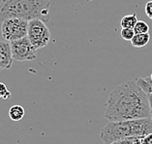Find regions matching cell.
Masks as SVG:
<instances>
[{
    "mask_svg": "<svg viewBox=\"0 0 152 144\" xmlns=\"http://www.w3.org/2000/svg\"><path fill=\"white\" fill-rule=\"evenodd\" d=\"M151 116L148 95L136 80L113 89L106 103L105 118L110 122L142 119Z\"/></svg>",
    "mask_w": 152,
    "mask_h": 144,
    "instance_id": "1",
    "label": "cell"
},
{
    "mask_svg": "<svg viewBox=\"0 0 152 144\" xmlns=\"http://www.w3.org/2000/svg\"><path fill=\"white\" fill-rule=\"evenodd\" d=\"M50 0H2L0 2V21L9 18H20L25 21L49 20Z\"/></svg>",
    "mask_w": 152,
    "mask_h": 144,
    "instance_id": "2",
    "label": "cell"
},
{
    "mask_svg": "<svg viewBox=\"0 0 152 144\" xmlns=\"http://www.w3.org/2000/svg\"><path fill=\"white\" fill-rule=\"evenodd\" d=\"M149 134H152L151 117L110 122L102 128L100 132V138L104 144H112L117 140L129 137L142 138Z\"/></svg>",
    "mask_w": 152,
    "mask_h": 144,
    "instance_id": "3",
    "label": "cell"
},
{
    "mask_svg": "<svg viewBox=\"0 0 152 144\" xmlns=\"http://www.w3.org/2000/svg\"><path fill=\"white\" fill-rule=\"evenodd\" d=\"M27 37L36 50L42 49L50 43L51 33L45 24V21L34 19L28 21Z\"/></svg>",
    "mask_w": 152,
    "mask_h": 144,
    "instance_id": "4",
    "label": "cell"
},
{
    "mask_svg": "<svg viewBox=\"0 0 152 144\" xmlns=\"http://www.w3.org/2000/svg\"><path fill=\"white\" fill-rule=\"evenodd\" d=\"M28 21L20 19V18H9L2 21L1 34L3 38L7 41H15V40L23 38L27 36Z\"/></svg>",
    "mask_w": 152,
    "mask_h": 144,
    "instance_id": "5",
    "label": "cell"
},
{
    "mask_svg": "<svg viewBox=\"0 0 152 144\" xmlns=\"http://www.w3.org/2000/svg\"><path fill=\"white\" fill-rule=\"evenodd\" d=\"M11 48H12V54L15 61H33L37 58V50L33 47L27 36L12 41Z\"/></svg>",
    "mask_w": 152,
    "mask_h": 144,
    "instance_id": "6",
    "label": "cell"
},
{
    "mask_svg": "<svg viewBox=\"0 0 152 144\" xmlns=\"http://www.w3.org/2000/svg\"><path fill=\"white\" fill-rule=\"evenodd\" d=\"M13 54L11 42L7 40L0 41V71L1 70L10 69L13 64Z\"/></svg>",
    "mask_w": 152,
    "mask_h": 144,
    "instance_id": "7",
    "label": "cell"
},
{
    "mask_svg": "<svg viewBox=\"0 0 152 144\" xmlns=\"http://www.w3.org/2000/svg\"><path fill=\"white\" fill-rule=\"evenodd\" d=\"M149 41H150L149 32L138 33V34H135V36L131 40V44L135 48H143L149 43Z\"/></svg>",
    "mask_w": 152,
    "mask_h": 144,
    "instance_id": "8",
    "label": "cell"
},
{
    "mask_svg": "<svg viewBox=\"0 0 152 144\" xmlns=\"http://www.w3.org/2000/svg\"><path fill=\"white\" fill-rule=\"evenodd\" d=\"M138 23V18H137V14H131L126 15V16L122 17L120 21L121 28H133L134 29L136 24Z\"/></svg>",
    "mask_w": 152,
    "mask_h": 144,
    "instance_id": "9",
    "label": "cell"
},
{
    "mask_svg": "<svg viewBox=\"0 0 152 144\" xmlns=\"http://www.w3.org/2000/svg\"><path fill=\"white\" fill-rule=\"evenodd\" d=\"M24 108L20 105H14L9 110V116L13 121H20L24 116Z\"/></svg>",
    "mask_w": 152,
    "mask_h": 144,
    "instance_id": "10",
    "label": "cell"
},
{
    "mask_svg": "<svg viewBox=\"0 0 152 144\" xmlns=\"http://www.w3.org/2000/svg\"><path fill=\"white\" fill-rule=\"evenodd\" d=\"M134 31L136 34L138 33H146L149 32V27L148 24L143 21H138V23L136 24L135 27H134Z\"/></svg>",
    "mask_w": 152,
    "mask_h": 144,
    "instance_id": "11",
    "label": "cell"
},
{
    "mask_svg": "<svg viewBox=\"0 0 152 144\" xmlns=\"http://www.w3.org/2000/svg\"><path fill=\"white\" fill-rule=\"evenodd\" d=\"M135 31L133 28H121V31H120V36L121 38L125 40V41H130L133 39V37L135 36Z\"/></svg>",
    "mask_w": 152,
    "mask_h": 144,
    "instance_id": "12",
    "label": "cell"
},
{
    "mask_svg": "<svg viewBox=\"0 0 152 144\" xmlns=\"http://www.w3.org/2000/svg\"><path fill=\"white\" fill-rule=\"evenodd\" d=\"M112 144H142V138L140 137H129V138L117 140V141L113 142Z\"/></svg>",
    "mask_w": 152,
    "mask_h": 144,
    "instance_id": "13",
    "label": "cell"
},
{
    "mask_svg": "<svg viewBox=\"0 0 152 144\" xmlns=\"http://www.w3.org/2000/svg\"><path fill=\"white\" fill-rule=\"evenodd\" d=\"M11 92L8 90V88L4 84V83H1L0 82V98H3V99H8L11 97Z\"/></svg>",
    "mask_w": 152,
    "mask_h": 144,
    "instance_id": "14",
    "label": "cell"
},
{
    "mask_svg": "<svg viewBox=\"0 0 152 144\" xmlns=\"http://www.w3.org/2000/svg\"><path fill=\"white\" fill-rule=\"evenodd\" d=\"M144 11H145V14L148 19H150L152 21V0L148 1L145 4V8H144Z\"/></svg>",
    "mask_w": 152,
    "mask_h": 144,
    "instance_id": "15",
    "label": "cell"
},
{
    "mask_svg": "<svg viewBox=\"0 0 152 144\" xmlns=\"http://www.w3.org/2000/svg\"><path fill=\"white\" fill-rule=\"evenodd\" d=\"M142 144H152V134H149L142 138Z\"/></svg>",
    "mask_w": 152,
    "mask_h": 144,
    "instance_id": "16",
    "label": "cell"
},
{
    "mask_svg": "<svg viewBox=\"0 0 152 144\" xmlns=\"http://www.w3.org/2000/svg\"><path fill=\"white\" fill-rule=\"evenodd\" d=\"M148 98H149V104H150V113H151V119H152V94H147Z\"/></svg>",
    "mask_w": 152,
    "mask_h": 144,
    "instance_id": "17",
    "label": "cell"
},
{
    "mask_svg": "<svg viewBox=\"0 0 152 144\" xmlns=\"http://www.w3.org/2000/svg\"><path fill=\"white\" fill-rule=\"evenodd\" d=\"M150 78H151V80H152V74H151V76H150Z\"/></svg>",
    "mask_w": 152,
    "mask_h": 144,
    "instance_id": "18",
    "label": "cell"
}]
</instances>
